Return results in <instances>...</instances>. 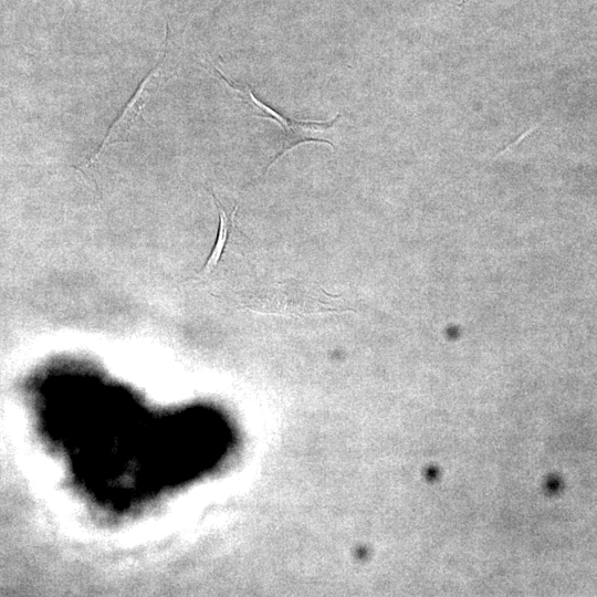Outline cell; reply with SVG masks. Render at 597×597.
<instances>
[{
	"label": "cell",
	"instance_id": "2",
	"mask_svg": "<svg viewBox=\"0 0 597 597\" xmlns=\"http://www.w3.org/2000/svg\"><path fill=\"white\" fill-rule=\"evenodd\" d=\"M167 44H168V31L166 29V36L164 42V48L160 54V59L155 67L143 78L139 83L134 95L130 97L128 103L123 108L122 113L116 117L113 124L109 126L108 132L106 133L104 139L100 144L96 151L82 165L76 166V169L81 170L83 174H91L93 166L98 160L101 155L106 150V148L114 144L118 143L124 138L130 125L139 116L142 108L145 104L146 97L148 96V90L154 84V82L160 76L163 72L167 55Z\"/></svg>",
	"mask_w": 597,
	"mask_h": 597
},
{
	"label": "cell",
	"instance_id": "3",
	"mask_svg": "<svg viewBox=\"0 0 597 597\" xmlns=\"http://www.w3.org/2000/svg\"><path fill=\"white\" fill-rule=\"evenodd\" d=\"M211 196L213 198L214 205L218 208L219 212V229L216 242L213 244V248L211 250V253L209 258L206 261V264L203 265L200 276L208 275L219 263L221 255L223 253V250L227 245L230 232L232 228L234 227V216L238 210V206H235L230 214V217L227 216L223 207L220 205L219 200L217 199L216 195L211 191Z\"/></svg>",
	"mask_w": 597,
	"mask_h": 597
},
{
	"label": "cell",
	"instance_id": "1",
	"mask_svg": "<svg viewBox=\"0 0 597 597\" xmlns=\"http://www.w3.org/2000/svg\"><path fill=\"white\" fill-rule=\"evenodd\" d=\"M213 69L217 74L222 78V81L233 91L237 95L252 109L253 114L259 117L269 118L275 122L279 127L282 129V142L280 150L274 155L272 160L268 164L265 172L271 168V166L280 159L286 151L291 150L295 146L302 143L316 142L328 144L334 147V143L329 139L332 130L336 123L338 122L341 115L336 114L329 121H296L293 118H287L282 114L277 113L275 109L260 101L252 92L250 86L233 82L227 77L214 64Z\"/></svg>",
	"mask_w": 597,
	"mask_h": 597
}]
</instances>
